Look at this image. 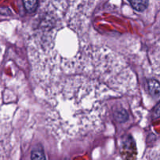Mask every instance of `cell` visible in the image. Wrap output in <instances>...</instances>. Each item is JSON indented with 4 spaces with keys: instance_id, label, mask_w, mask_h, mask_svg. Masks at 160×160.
<instances>
[{
    "instance_id": "6da1fadb",
    "label": "cell",
    "mask_w": 160,
    "mask_h": 160,
    "mask_svg": "<svg viewBox=\"0 0 160 160\" xmlns=\"http://www.w3.org/2000/svg\"><path fill=\"white\" fill-rule=\"evenodd\" d=\"M121 154L124 160H133L136 156L137 151L135 143L131 137H128L122 144Z\"/></svg>"
},
{
    "instance_id": "7a4b0ae2",
    "label": "cell",
    "mask_w": 160,
    "mask_h": 160,
    "mask_svg": "<svg viewBox=\"0 0 160 160\" xmlns=\"http://www.w3.org/2000/svg\"><path fill=\"white\" fill-rule=\"evenodd\" d=\"M148 90L153 97L160 96V83L155 79H150L148 82Z\"/></svg>"
},
{
    "instance_id": "3957f363",
    "label": "cell",
    "mask_w": 160,
    "mask_h": 160,
    "mask_svg": "<svg viewBox=\"0 0 160 160\" xmlns=\"http://www.w3.org/2000/svg\"><path fill=\"white\" fill-rule=\"evenodd\" d=\"M130 5L137 11H144L148 7V0H128Z\"/></svg>"
},
{
    "instance_id": "277c9868",
    "label": "cell",
    "mask_w": 160,
    "mask_h": 160,
    "mask_svg": "<svg viewBox=\"0 0 160 160\" xmlns=\"http://www.w3.org/2000/svg\"><path fill=\"white\" fill-rule=\"evenodd\" d=\"M23 3L28 13H34L38 7V0H23Z\"/></svg>"
},
{
    "instance_id": "5b68a950",
    "label": "cell",
    "mask_w": 160,
    "mask_h": 160,
    "mask_svg": "<svg viewBox=\"0 0 160 160\" xmlns=\"http://www.w3.org/2000/svg\"><path fill=\"white\" fill-rule=\"evenodd\" d=\"M31 160H46L43 150L40 146H38L32 150Z\"/></svg>"
},
{
    "instance_id": "8992f818",
    "label": "cell",
    "mask_w": 160,
    "mask_h": 160,
    "mask_svg": "<svg viewBox=\"0 0 160 160\" xmlns=\"http://www.w3.org/2000/svg\"><path fill=\"white\" fill-rule=\"evenodd\" d=\"M114 115H115V119L119 122H124L128 119V114H127V112L124 109L118 110L117 112H115Z\"/></svg>"
},
{
    "instance_id": "52a82bcc",
    "label": "cell",
    "mask_w": 160,
    "mask_h": 160,
    "mask_svg": "<svg viewBox=\"0 0 160 160\" xmlns=\"http://www.w3.org/2000/svg\"><path fill=\"white\" fill-rule=\"evenodd\" d=\"M153 118H160V102L156 105L153 111Z\"/></svg>"
}]
</instances>
